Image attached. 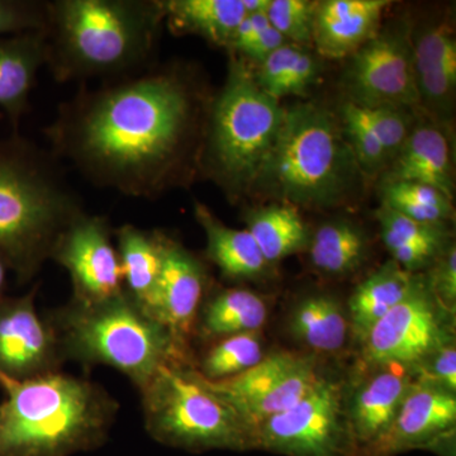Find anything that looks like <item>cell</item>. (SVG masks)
<instances>
[{"label": "cell", "mask_w": 456, "mask_h": 456, "mask_svg": "<svg viewBox=\"0 0 456 456\" xmlns=\"http://www.w3.org/2000/svg\"><path fill=\"white\" fill-rule=\"evenodd\" d=\"M209 106L178 66L154 64L80 86L44 134L50 151L95 187L155 200L200 165Z\"/></svg>", "instance_id": "6da1fadb"}, {"label": "cell", "mask_w": 456, "mask_h": 456, "mask_svg": "<svg viewBox=\"0 0 456 456\" xmlns=\"http://www.w3.org/2000/svg\"><path fill=\"white\" fill-rule=\"evenodd\" d=\"M46 2V66L56 82H107L154 65L161 0Z\"/></svg>", "instance_id": "7a4b0ae2"}, {"label": "cell", "mask_w": 456, "mask_h": 456, "mask_svg": "<svg viewBox=\"0 0 456 456\" xmlns=\"http://www.w3.org/2000/svg\"><path fill=\"white\" fill-rule=\"evenodd\" d=\"M0 388V456L95 452L106 445L119 412L103 386L62 370Z\"/></svg>", "instance_id": "3957f363"}, {"label": "cell", "mask_w": 456, "mask_h": 456, "mask_svg": "<svg viewBox=\"0 0 456 456\" xmlns=\"http://www.w3.org/2000/svg\"><path fill=\"white\" fill-rule=\"evenodd\" d=\"M84 211L49 149L20 132L0 139V250L18 284L33 281L59 236Z\"/></svg>", "instance_id": "277c9868"}, {"label": "cell", "mask_w": 456, "mask_h": 456, "mask_svg": "<svg viewBox=\"0 0 456 456\" xmlns=\"http://www.w3.org/2000/svg\"><path fill=\"white\" fill-rule=\"evenodd\" d=\"M335 117L314 103L284 108V119L253 191L281 203L321 209L346 200L360 174Z\"/></svg>", "instance_id": "5b68a950"}, {"label": "cell", "mask_w": 456, "mask_h": 456, "mask_svg": "<svg viewBox=\"0 0 456 456\" xmlns=\"http://www.w3.org/2000/svg\"><path fill=\"white\" fill-rule=\"evenodd\" d=\"M45 316L55 330L65 362L116 369L139 392L167 362H191L176 349L167 329L126 290L97 303L70 299Z\"/></svg>", "instance_id": "8992f818"}, {"label": "cell", "mask_w": 456, "mask_h": 456, "mask_svg": "<svg viewBox=\"0 0 456 456\" xmlns=\"http://www.w3.org/2000/svg\"><path fill=\"white\" fill-rule=\"evenodd\" d=\"M283 119L284 108L259 88L242 57H232L224 88L209 107L200 154L204 173L230 198L253 191Z\"/></svg>", "instance_id": "52a82bcc"}, {"label": "cell", "mask_w": 456, "mask_h": 456, "mask_svg": "<svg viewBox=\"0 0 456 456\" xmlns=\"http://www.w3.org/2000/svg\"><path fill=\"white\" fill-rule=\"evenodd\" d=\"M149 436L193 454L255 450L254 434L191 362L173 360L139 392Z\"/></svg>", "instance_id": "ba28073f"}, {"label": "cell", "mask_w": 456, "mask_h": 456, "mask_svg": "<svg viewBox=\"0 0 456 456\" xmlns=\"http://www.w3.org/2000/svg\"><path fill=\"white\" fill-rule=\"evenodd\" d=\"M254 443L283 456H358L341 383L321 378L301 401L257 426Z\"/></svg>", "instance_id": "9c48e42d"}, {"label": "cell", "mask_w": 456, "mask_h": 456, "mask_svg": "<svg viewBox=\"0 0 456 456\" xmlns=\"http://www.w3.org/2000/svg\"><path fill=\"white\" fill-rule=\"evenodd\" d=\"M452 314L435 298L428 281L417 277L412 290L360 342L362 364L416 368L432 351L454 340Z\"/></svg>", "instance_id": "30bf717a"}, {"label": "cell", "mask_w": 456, "mask_h": 456, "mask_svg": "<svg viewBox=\"0 0 456 456\" xmlns=\"http://www.w3.org/2000/svg\"><path fill=\"white\" fill-rule=\"evenodd\" d=\"M321 378L316 356L278 351L237 377L206 380L255 434L270 417L301 401Z\"/></svg>", "instance_id": "8fae6325"}, {"label": "cell", "mask_w": 456, "mask_h": 456, "mask_svg": "<svg viewBox=\"0 0 456 456\" xmlns=\"http://www.w3.org/2000/svg\"><path fill=\"white\" fill-rule=\"evenodd\" d=\"M350 102L362 107L415 106L419 102L413 44L406 27H389L360 47L345 73Z\"/></svg>", "instance_id": "7c38bea8"}, {"label": "cell", "mask_w": 456, "mask_h": 456, "mask_svg": "<svg viewBox=\"0 0 456 456\" xmlns=\"http://www.w3.org/2000/svg\"><path fill=\"white\" fill-rule=\"evenodd\" d=\"M113 237L114 230L106 216L84 211L57 239L50 260L68 272L73 301H106L125 290Z\"/></svg>", "instance_id": "4fadbf2b"}, {"label": "cell", "mask_w": 456, "mask_h": 456, "mask_svg": "<svg viewBox=\"0 0 456 456\" xmlns=\"http://www.w3.org/2000/svg\"><path fill=\"white\" fill-rule=\"evenodd\" d=\"M38 284L0 302V386L61 371L65 360L55 330L36 305Z\"/></svg>", "instance_id": "5bb4252c"}, {"label": "cell", "mask_w": 456, "mask_h": 456, "mask_svg": "<svg viewBox=\"0 0 456 456\" xmlns=\"http://www.w3.org/2000/svg\"><path fill=\"white\" fill-rule=\"evenodd\" d=\"M455 393L416 377L391 428L367 456H395L421 449L455 456Z\"/></svg>", "instance_id": "9a60e30c"}, {"label": "cell", "mask_w": 456, "mask_h": 456, "mask_svg": "<svg viewBox=\"0 0 456 456\" xmlns=\"http://www.w3.org/2000/svg\"><path fill=\"white\" fill-rule=\"evenodd\" d=\"M207 290L208 272L203 261L164 232L163 266L149 314L167 329L176 349L191 362V344Z\"/></svg>", "instance_id": "2e32d148"}, {"label": "cell", "mask_w": 456, "mask_h": 456, "mask_svg": "<svg viewBox=\"0 0 456 456\" xmlns=\"http://www.w3.org/2000/svg\"><path fill=\"white\" fill-rule=\"evenodd\" d=\"M364 371L349 395L345 393V415L358 456H367L386 436L416 379L415 368L404 365H374Z\"/></svg>", "instance_id": "e0dca14e"}, {"label": "cell", "mask_w": 456, "mask_h": 456, "mask_svg": "<svg viewBox=\"0 0 456 456\" xmlns=\"http://www.w3.org/2000/svg\"><path fill=\"white\" fill-rule=\"evenodd\" d=\"M388 0H326L317 3L312 44L318 53L338 60L353 56L379 33Z\"/></svg>", "instance_id": "ac0fdd59"}, {"label": "cell", "mask_w": 456, "mask_h": 456, "mask_svg": "<svg viewBox=\"0 0 456 456\" xmlns=\"http://www.w3.org/2000/svg\"><path fill=\"white\" fill-rule=\"evenodd\" d=\"M46 66L45 31L14 33L0 37V110L18 132L29 110V97L38 71Z\"/></svg>", "instance_id": "d6986e66"}, {"label": "cell", "mask_w": 456, "mask_h": 456, "mask_svg": "<svg viewBox=\"0 0 456 456\" xmlns=\"http://www.w3.org/2000/svg\"><path fill=\"white\" fill-rule=\"evenodd\" d=\"M410 182L437 189L454 198L452 156L445 134L431 126L416 128L393 159L386 182Z\"/></svg>", "instance_id": "ffe728a7"}, {"label": "cell", "mask_w": 456, "mask_h": 456, "mask_svg": "<svg viewBox=\"0 0 456 456\" xmlns=\"http://www.w3.org/2000/svg\"><path fill=\"white\" fill-rule=\"evenodd\" d=\"M125 290L149 314L161 266L164 232L126 224L114 230Z\"/></svg>", "instance_id": "44dd1931"}, {"label": "cell", "mask_w": 456, "mask_h": 456, "mask_svg": "<svg viewBox=\"0 0 456 456\" xmlns=\"http://www.w3.org/2000/svg\"><path fill=\"white\" fill-rule=\"evenodd\" d=\"M288 327L297 341L316 354L340 353L351 332L349 314L331 294L314 293L293 305Z\"/></svg>", "instance_id": "7402d4cb"}, {"label": "cell", "mask_w": 456, "mask_h": 456, "mask_svg": "<svg viewBox=\"0 0 456 456\" xmlns=\"http://www.w3.org/2000/svg\"><path fill=\"white\" fill-rule=\"evenodd\" d=\"M194 217L206 235L207 257L224 277L250 281L265 273L269 264L248 230L226 226L200 202L194 203Z\"/></svg>", "instance_id": "603a6c76"}, {"label": "cell", "mask_w": 456, "mask_h": 456, "mask_svg": "<svg viewBox=\"0 0 456 456\" xmlns=\"http://www.w3.org/2000/svg\"><path fill=\"white\" fill-rule=\"evenodd\" d=\"M265 301L244 288H224L206 297L194 338L215 341L227 336L259 332L268 318Z\"/></svg>", "instance_id": "cb8c5ba5"}, {"label": "cell", "mask_w": 456, "mask_h": 456, "mask_svg": "<svg viewBox=\"0 0 456 456\" xmlns=\"http://www.w3.org/2000/svg\"><path fill=\"white\" fill-rule=\"evenodd\" d=\"M164 20L176 35H196L230 47L246 14L241 0H161Z\"/></svg>", "instance_id": "d4e9b609"}, {"label": "cell", "mask_w": 456, "mask_h": 456, "mask_svg": "<svg viewBox=\"0 0 456 456\" xmlns=\"http://www.w3.org/2000/svg\"><path fill=\"white\" fill-rule=\"evenodd\" d=\"M417 275L389 260L354 290L349 299L351 332L360 342L375 323L393 310L412 290Z\"/></svg>", "instance_id": "484cf974"}, {"label": "cell", "mask_w": 456, "mask_h": 456, "mask_svg": "<svg viewBox=\"0 0 456 456\" xmlns=\"http://www.w3.org/2000/svg\"><path fill=\"white\" fill-rule=\"evenodd\" d=\"M384 245L408 273L425 268L444 248V224H422L382 206L377 212Z\"/></svg>", "instance_id": "4316f807"}, {"label": "cell", "mask_w": 456, "mask_h": 456, "mask_svg": "<svg viewBox=\"0 0 456 456\" xmlns=\"http://www.w3.org/2000/svg\"><path fill=\"white\" fill-rule=\"evenodd\" d=\"M246 230L253 236L266 263L283 260L307 248V226L296 207L275 203L245 215Z\"/></svg>", "instance_id": "83f0119b"}, {"label": "cell", "mask_w": 456, "mask_h": 456, "mask_svg": "<svg viewBox=\"0 0 456 456\" xmlns=\"http://www.w3.org/2000/svg\"><path fill=\"white\" fill-rule=\"evenodd\" d=\"M308 248L318 272L344 277L355 273L367 261L369 240L364 230L354 222L331 221L317 228Z\"/></svg>", "instance_id": "f1b7e54d"}, {"label": "cell", "mask_w": 456, "mask_h": 456, "mask_svg": "<svg viewBox=\"0 0 456 456\" xmlns=\"http://www.w3.org/2000/svg\"><path fill=\"white\" fill-rule=\"evenodd\" d=\"M264 356L259 332H246L211 341L193 367L204 379L218 382L245 373Z\"/></svg>", "instance_id": "f546056e"}, {"label": "cell", "mask_w": 456, "mask_h": 456, "mask_svg": "<svg viewBox=\"0 0 456 456\" xmlns=\"http://www.w3.org/2000/svg\"><path fill=\"white\" fill-rule=\"evenodd\" d=\"M382 200V206L422 224H444L454 211L448 197L419 183H384Z\"/></svg>", "instance_id": "4dcf8cb0"}, {"label": "cell", "mask_w": 456, "mask_h": 456, "mask_svg": "<svg viewBox=\"0 0 456 456\" xmlns=\"http://www.w3.org/2000/svg\"><path fill=\"white\" fill-rule=\"evenodd\" d=\"M342 131L360 171L373 175L389 163L388 156L369 127L358 104L347 101L341 110Z\"/></svg>", "instance_id": "1f68e13d"}, {"label": "cell", "mask_w": 456, "mask_h": 456, "mask_svg": "<svg viewBox=\"0 0 456 456\" xmlns=\"http://www.w3.org/2000/svg\"><path fill=\"white\" fill-rule=\"evenodd\" d=\"M317 3L308 0H270L266 17L270 25L292 45L312 44Z\"/></svg>", "instance_id": "d6a6232c"}, {"label": "cell", "mask_w": 456, "mask_h": 456, "mask_svg": "<svg viewBox=\"0 0 456 456\" xmlns=\"http://www.w3.org/2000/svg\"><path fill=\"white\" fill-rule=\"evenodd\" d=\"M359 107L389 161L393 160L410 136L407 114L397 107Z\"/></svg>", "instance_id": "836d02e7"}, {"label": "cell", "mask_w": 456, "mask_h": 456, "mask_svg": "<svg viewBox=\"0 0 456 456\" xmlns=\"http://www.w3.org/2000/svg\"><path fill=\"white\" fill-rule=\"evenodd\" d=\"M415 73L421 75L435 69L456 68V44L445 27L425 32L413 45Z\"/></svg>", "instance_id": "e575fe53"}, {"label": "cell", "mask_w": 456, "mask_h": 456, "mask_svg": "<svg viewBox=\"0 0 456 456\" xmlns=\"http://www.w3.org/2000/svg\"><path fill=\"white\" fill-rule=\"evenodd\" d=\"M46 20V0H0V37L44 31Z\"/></svg>", "instance_id": "d590c367"}, {"label": "cell", "mask_w": 456, "mask_h": 456, "mask_svg": "<svg viewBox=\"0 0 456 456\" xmlns=\"http://www.w3.org/2000/svg\"><path fill=\"white\" fill-rule=\"evenodd\" d=\"M416 377L456 393V349L454 340L441 345L416 365Z\"/></svg>", "instance_id": "8d00e7d4"}, {"label": "cell", "mask_w": 456, "mask_h": 456, "mask_svg": "<svg viewBox=\"0 0 456 456\" xmlns=\"http://www.w3.org/2000/svg\"><path fill=\"white\" fill-rule=\"evenodd\" d=\"M428 281V288L436 301L450 314H455L456 305V251L455 246H449L448 250L436 257Z\"/></svg>", "instance_id": "74e56055"}, {"label": "cell", "mask_w": 456, "mask_h": 456, "mask_svg": "<svg viewBox=\"0 0 456 456\" xmlns=\"http://www.w3.org/2000/svg\"><path fill=\"white\" fill-rule=\"evenodd\" d=\"M419 101L441 107L450 101L456 84V68L443 66L428 73L417 75Z\"/></svg>", "instance_id": "f35d334b"}, {"label": "cell", "mask_w": 456, "mask_h": 456, "mask_svg": "<svg viewBox=\"0 0 456 456\" xmlns=\"http://www.w3.org/2000/svg\"><path fill=\"white\" fill-rule=\"evenodd\" d=\"M270 25L266 13L248 14L242 22L240 23L239 28L236 29L232 42H231L228 49H232L235 53L244 49L248 44L256 40L257 37L269 28Z\"/></svg>", "instance_id": "ab89813d"}, {"label": "cell", "mask_w": 456, "mask_h": 456, "mask_svg": "<svg viewBox=\"0 0 456 456\" xmlns=\"http://www.w3.org/2000/svg\"><path fill=\"white\" fill-rule=\"evenodd\" d=\"M284 44L285 38L283 36L270 26L266 31L261 33L256 40L248 44L244 49L240 50L239 53H242L248 59L254 60V61L263 62L270 53H274Z\"/></svg>", "instance_id": "60d3db41"}, {"label": "cell", "mask_w": 456, "mask_h": 456, "mask_svg": "<svg viewBox=\"0 0 456 456\" xmlns=\"http://www.w3.org/2000/svg\"><path fill=\"white\" fill-rule=\"evenodd\" d=\"M245 14L266 13L270 0H241Z\"/></svg>", "instance_id": "b9f144b4"}, {"label": "cell", "mask_w": 456, "mask_h": 456, "mask_svg": "<svg viewBox=\"0 0 456 456\" xmlns=\"http://www.w3.org/2000/svg\"><path fill=\"white\" fill-rule=\"evenodd\" d=\"M8 272H11L7 256L0 250V302L4 298L5 281H7Z\"/></svg>", "instance_id": "7bdbcfd3"}]
</instances>
